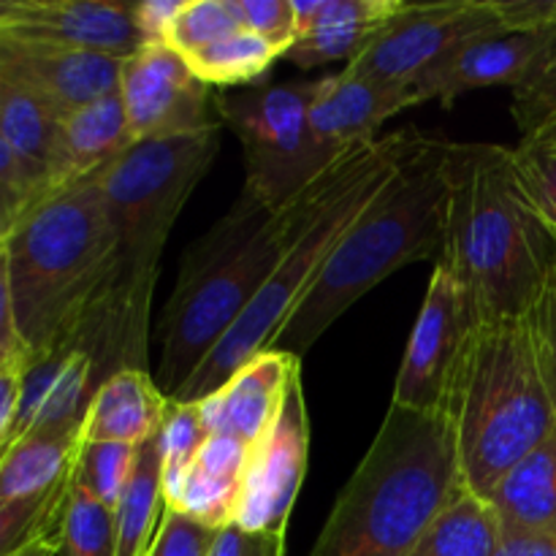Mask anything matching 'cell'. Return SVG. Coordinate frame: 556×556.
<instances>
[{
  "label": "cell",
  "instance_id": "obj_26",
  "mask_svg": "<svg viewBox=\"0 0 556 556\" xmlns=\"http://www.w3.org/2000/svg\"><path fill=\"white\" fill-rule=\"evenodd\" d=\"M161 432L141 445L134 478H130L119 505L114 508V516H117V556H150L163 519H166L168 503L166 492H163Z\"/></svg>",
  "mask_w": 556,
  "mask_h": 556
},
{
  "label": "cell",
  "instance_id": "obj_20",
  "mask_svg": "<svg viewBox=\"0 0 556 556\" xmlns=\"http://www.w3.org/2000/svg\"><path fill=\"white\" fill-rule=\"evenodd\" d=\"M299 375L302 358L277 348L250 358L217 394L195 402L206 434H233L255 448L280 416L288 389Z\"/></svg>",
  "mask_w": 556,
  "mask_h": 556
},
{
  "label": "cell",
  "instance_id": "obj_14",
  "mask_svg": "<svg viewBox=\"0 0 556 556\" xmlns=\"http://www.w3.org/2000/svg\"><path fill=\"white\" fill-rule=\"evenodd\" d=\"M63 119L38 98L0 85V233L65 188L60 172Z\"/></svg>",
  "mask_w": 556,
  "mask_h": 556
},
{
  "label": "cell",
  "instance_id": "obj_36",
  "mask_svg": "<svg viewBox=\"0 0 556 556\" xmlns=\"http://www.w3.org/2000/svg\"><path fill=\"white\" fill-rule=\"evenodd\" d=\"M220 530L206 527L179 510H166L161 532H157L155 548L150 556H212Z\"/></svg>",
  "mask_w": 556,
  "mask_h": 556
},
{
  "label": "cell",
  "instance_id": "obj_15",
  "mask_svg": "<svg viewBox=\"0 0 556 556\" xmlns=\"http://www.w3.org/2000/svg\"><path fill=\"white\" fill-rule=\"evenodd\" d=\"M309 462V416L302 375L288 389L280 416L250 456L233 527L286 535Z\"/></svg>",
  "mask_w": 556,
  "mask_h": 556
},
{
  "label": "cell",
  "instance_id": "obj_6",
  "mask_svg": "<svg viewBox=\"0 0 556 556\" xmlns=\"http://www.w3.org/2000/svg\"><path fill=\"white\" fill-rule=\"evenodd\" d=\"M462 486L448 418L391 405L309 556H407Z\"/></svg>",
  "mask_w": 556,
  "mask_h": 556
},
{
  "label": "cell",
  "instance_id": "obj_33",
  "mask_svg": "<svg viewBox=\"0 0 556 556\" xmlns=\"http://www.w3.org/2000/svg\"><path fill=\"white\" fill-rule=\"evenodd\" d=\"M516 177L541 220L556 237V139L532 134L510 147Z\"/></svg>",
  "mask_w": 556,
  "mask_h": 556
},
{
  "label": "cell",
  "instance_id": "obj_13",
  "mask_svg": "<svg viewBox=\"0 0 556 556\" xmlns=\"http://www.w3.org/2000/svg\"><path fill=\"white\" fill-rule=\"evenodd\" d=\"M119 96L136 141L201 134L223 125L212 87L166 41H147L123 60Z\"/></svg>",
  "mask_w": 556,
  "mask_h": 556
},
{
  "label": "cell",
  "instance_id": "obj_16",
  "mask_svg": "<svg viewBox=\"0 0 556 556\" xmlns=\"http://www.w3.org/2000/svg\"><path fill=\"white\" fill-rule=\"evenodd\" d=\"M0 38L81 49L128 60L144 47L134 3L109 0H3Z\"/></svg>",
  "mask_w": 556,
  "mask_h": 556
},
{
  "label": "cell",
  "instance_id": "obj_5",
  "mask_svg": "<svg viewBox=\"0 0 556 556\" xmlns=\"http://www.w3.org/2000/svg\"><path fill=\"white\" fill-rule=\"evenodd\" d=\"M320 179L282 210H269L253 190L242 188L231 210L185 250L177 286L155 329L161 345L155 383L168 400L258 299Z\"/></svg>",
  "mask_w": 556,
  "mask_h": 556
},
{
  "label": "cell",
  "instance_id": "obj_10",
  "mask_svg": "<svg viewBox=\"0 0 556 556\" xmlns=\"http://www.w3.org/2000/svg\"><path fill=\"white\" fill-rule=\"evenodd\" d=\"M505 30L492 0L405 3L351 65L353 74L389 87H407L476 38Z\"/></svg>",
  "mask_w": 556,
  "mask_h": 556
},
{
  "label": "cell",
  "instance_id": "obj_19",
  "mask_svg": "<svg viewBox=\"0 0 556 556\" xmlns=\"http://www.w3.org/2000/svg\"><path fill=\"white\" fill-rule=\"evenodd\" d=\"M413 106L416 103L407 87L380 85L342 68L340 74L315 81L309 119L324 155L331 163H340L375 144L380 125Z\"/></svg>",
  "mask_w": 556,
  "mask_h": 556
},
{
  "label": "cell",
  "instance_id": "obj_23",
  "mask_svg": "<svg viewBox=\"0 0 556 556\" xmlns=\"http://www.w3.org/2000/svg\"><path fill=\"white\" fill-rule=\"evenodd\" d=\"M172 400L147 369H119L92 394L81 421L85 443L141 445L163 429Z\"/></svg>",
  "mask_w": 556,
  "mask_h": 556
},
{
  "label": "cell",
  "instance_id": "obj_12",
  "mask_svg": "<svg viewBox=\"0 0 556 556\" xmlns=\"http://www.w3.org/2000/svg\"><path fill=\"white\" fill-rule=\"evenodd\" d=\"M81 434L27 438L0 454V556L63 527Z\"/></svg>",
  "mask_w": 556,
  "mask_h": 556
},
{
  "label": "cell",
  "instance_id": "obj_29",
  "mask_svg": "<svg viewBox=\"0 0 556 556\" xmlns=\"http://www.w3.org/2000/svg\"><path fill=\"white\" fill-rule=\"evenodd\" d=\"M136 445L123 443H85L81 440L79 459L74 470V486L87 497L98 500L106 508H117L139 465Z\"/></svg>",
  "mask_w": 556,
  "mask_h": 556
},
{
  "label": "cell",
  "instance_id": "obj_4",
  "mask_svg": "<svg viewBox=\"0 0 556 556\" xmlns=\"http://www.w3.org/2000/svg\"><path fill=\"white\" fill-rule=\"evenodd\" d=\"M448 147L416 128L389 182L364 206L326 261L275 348L302 358L364 293L402 266L434 261L445 250L448 220Z\"/></svg>",
  "mask_w": 556,
  "mask_h": 556
},
{
  "label": "cell",
  "instance_id": "obj_35",
  "mask_svg": "<svg viewBox=\"0 0 556 556\" xmlns=\"http://www.w3.org/2000/svg\"><path fill=\"white\" fill-rule=\"evenodd\" d=\"M239 16L248 30L266 38L286 58L288 49L296 41V11L293 0H237Z\"/></svg>",
  "mask_w": 556,
  "mask_h": 556
},
{
  "label": "cell",
  "instance_id": "obj_38",
  "mask_svg": "<svg viewBox=\"0 0 556 556\" xmlns=\"http://www.w3.org/2000/svg\"><path fill=\"white\" fill-rule=\"evenodd\" d=\"M505 30L543 33L556 25V0H492Z\"/></svg>",
  "mask_w": 556,
  "mask_h": 556
},
{
  "label": "cell",
  "instance_id": "obj_11",
  "mask_svg": "<svg viewBox=\"0 0 556 556\" xmlns=\"http://www.w3.org/2000/svg\"><path fill=\"white\" fill-rule=\"evenodd\" d=\"M476 329L459 282L448 266L438 264L407 340L391 405L445 418L462 358Z\"/></svg>",
  "mask_w": 556,
  "mask_h": 556
},
{
  "label": "cell",
  "instance_id": "obj_24",
  "mask_svg": "<svg viewBox=\"0 0 556 556\" xmlns=\"http://www.w3.org/2000/svg\"><path fill=\"white\" fill-rule=\"evenodd\" d=\"M134 144L119 90L79 109L65 117L60 128V172L65 185L98 177Z\"/></svg>",
  "mask_w": 556,
  "mask_h": 556
},
{
  "label": "cell",
  "instance_id": "obj_32",
  "mask_svg": "<svg viewBox=\"0 0 556 556\" xmlns=\"http://www.w3.org/2000/svg\"><path fill=\"white\" fill-rule=\"evenodd\" d=\"M242 25L237 0H185L179 14L168 25L166 43L182 58L212 47L220 38L237 33Z\"/></svg>",
  "mask_w": 556,
  "mask_h": 556
},
{
  "label": "cell",
  "instance_id": "obj_43",
  "mask_svg": "<svg viewBox=\"0 0 556 556\" xmlns=\"http://www.w3.org/2000/svg\"><path fill=\"white\" fill-rule=\"evenodd\" d=\"M538 134H541V136H548V139H556V119H552V123H548L546 128L538 130Z\"/></svg>",
  "mask_w": 556,
  "mask_h": 556
},
{
  "label": "cell",
  "instance_id": "obj_30",
  "mask_svg": "<svg viewBox=\"0 0 556 556\" xmlns=\"http://www.w3.org/2000/svg\"><path fill=\"white\" fill-rule=\"evenodd\" d=\"M206 429L201 421V410L195 402H177L172 400L163 421L161 432V451H163V492L166 503H177L179 492L185 486L190 467L195 465L201 445L206 443Z\"/></svg>",
  "mask_w": 556,
  "mask_h": 556
},
{
  "label": "cell",
  "instance_id": "obj_9",
  "mask_svg": "<svg viewBox=\"0 0 556 556\" xmlns=\"http://www.w3.org/2000/svg\"><path fill=\"white\" fill-rule=\"evenodd\" d=\"M315 81H277L217 92V117L242 144L244 188L282 210L313 188L331 163L313 134Z\"/></svg>",
  "mask_w": 556,
  "mask_h": 556
},
{
  "label": "cell",
  "instance_id": "obj_34",
  "mask_svg": "<svg viewBox=\"0 0 556 556\" xmlns=\"http://www.w3.org/2000/svg\"><path fill=\"white\" fill-rule=\"evenodd\" d=\"M63 556H117V516L76 486L63 525Z\"/></svg>",
  "mask_w": 556,
  "mask_h": 556
},
{
  "label": "cell",
  "instance_id": "obj_39",
  "mask_svg": "<svg viewBox=\"0 0 556 556\" xmlns=\"http://www.w3.org/2000/svg\"><path fill=\"white\" fill-rule=\"evenodd\" d=\"M212 556H286V535L248 532L231 525L220 530Z\"/></svg>",
  "mask_w": 556,
  "mask_h": 556
},
{
  "label": "cell",
  "instance_id": "obj_7",
  "mask_svg": "<svg viewBox=\"0 0 556 556\" xmlns=\"http://www.w3.org/2000/svg\"><path fill=\"white\" fill-rule=\"evenodd\" d=\"M413 134L416 128L394 130L391 136L348 155L324 174L291 244L266 286L261 288L258 299L250 304L248 313L223 337L220 345L206 356V362L195 369L193 378L174 400L201 402L217 394L250 358L275 348L277 337L313 291L340 239L396 172Z\"/></svg>",
  "mask_w": 556,
  "mask_h": 556
},
{
  "label": "cell",
  "instance_id": "obj_18",
  "mask_svg": "<svg viewBox=\"0 0 556 556\" xmlns=\"http://www.w3.org/2000/svg\"><path fill=\"white\" fill-rule=\"evenodd\" d=\"M103 383L96 358L76 348H60L36 358L22 386L20 413L14 432L0 454L27 438H58L81 434L92 394Z\"/></svg>",
  "mask_w": 556,
  "mask_h": 556
},
{
  "label": "cell",
  "instance_id": "obj_8",
  "mask_svg": "<svg viewBox=\"0 0 556 556\" xmlns=\"http://www.w3.org/2000/svg\"><path fill=\"white\" fill-rule=\"evenodd\" d=\"M465 489L489 500L505 472L556 429L530 315L472 331L448 413Z\"/></svg>",
  "mask_w": 556,
  "mask_h": 556
},
{
  "label": "cell",
  "instance_id": "obj_25",
  "mask_svg": "<svg viewBox=\"0 0 556 556\" xmlns=\"http://www.w3.org/2000/svg\"><path fill=\"white\" fill-rule=\"evenodd\" d=\"M489 503L500 527L556 530V429L505 472Z\"/></svg>",
  "mask_w": 556,
  "mask_h": 556
},
{
  "label": "cell",
  "instance_id": "obj_42",
  "mask_svg": "<svg viewBox=\"0 0 556 556\" xmlns=\"http://www.w3.org/2000/svg\"><path fill=\"white\" fill-rule=\"evenodd\" d=\"M58 554H63V527H54V530H47L41 532V535L30 538L25 546H20L16 552L5 556H58Z\"/></svg>",
  "mask_w": 556,
  "mask_h": 556
},
{
  "label": "cell",
  "instance_id": "obj_40",
  "mask_svg": "<svg viewBox=\"0 0 556 556\" xmlns=\"http://www.w3.org/2000/svg\"><path fill=\"white\" fill-rule=\"evenodd\" d=\"M494 556H556V530H500Z\"/></svg>",
  "mask_w": 556,
  "mask_h": 556
},
{
  "label": "cell",
  "instance_id": "obj_28",
  "mask_svg": "<svg viewBox=\"0 0 556 556\" xmlns=\"http://www.w3.org/2000/svg\"><path fill=\"white\" fill-rule=\"evenodd\" d=\"M282 58L277 47L266 38L255 36L248 27H239L231 36L220 38L212 47L185 58L190 68L201 76L210 87L223 90H239V87L258 85L261 76L271 71V65Z\"/></svg>",
  "mask_w": 556,
  "mask_h": 556
},
{
  "label": "cell",
  "instance_id": "obj_17",
  "mask_svg": "<svg viewBox=\"0 0 556 556\" xmlns=\"http://www.w3.org/2000/svg\"><path fill=\"white\" fill-rule=\"evenodd\" d=\"M123 60L49 43L0 38V85L38 98L60 117L119 90Z\"/></svg>",
  "mask_w": 556,
  "mask_h": 556
},
{
  "label": "cell",
  "instance_id": "obj_1",
  "mask_svg": "<svg viewBox=\"0 0 556 556\" xmlns=\"http://www.w3.org/2000/svg\"><path fill=\"white\" fill-rule=\"evenodd\" d=\"M440 264L459 282L476 326L532 313L556 266V237L527 199L510 147L451 141Z\"/></svg>",
  "mask_w": 556,
  "mask_h": 556
},
{
  "label": "cell",
  "instance_id": "obj_27",
  "mask_svg": "<svg viewBox=\"0 0 556 556\" xmlns=\"http://www.w3.org/2000/svg\"><path fill=\"white\" fill-rule=\"evenodd\" d=\"M500 530L492 503L462 486L429 521L407 556H494Z\"/></svg>",
  "mask_w": 556,
  "mask_h": 556
},
{
  "label": "cell",
  "instance_id": "obj_41",
  "mask_svg": "<svg viewBox=\"0 0 556 556\" xmlns=\"http://www.w3.org/2000/svg\"><path fill=\"white\" fill-rule=\"evenodd\" d=\"M182 3L185 0H141V3H134L136 25H139L141 36H144V43L166 41L168 25L179 14Z\"/></svg>",
  "mask_w": 556,
  "mask_h": 556
},
{
  "label": "cell",
  "instance_id": "obj_3",
  "mask_svg": "<svg viewBox=\"0 0 556 556\" xmlns=\"http://www.w3.org/2000/svg\"><path fill=\"white\" fill-rule=\"evenodd\" d=\"M223 125L201 134L136 141L101 174L117 231V275L96 309L114 369H147L150 304L161 253L179 212L220 152Z\"/></svg>",
  "mask_w": 556,
  "mask_h": 556
},
{
  "label": "cell",
  "instance_id": "obj_21",
  "mask_svg": "<svg viewBox=\"0 0 556 556\" xmlns=\"http://www.w3.org/2000/svg\"><path fill=\"white\" fill-rule=\"evenodd\" d=\"M402 9V0H293L299 33L286 60L304 71L351 65Z\"/></svg>",
  "mask_w": 556,
  "mask_h": 556
},
{
  "label": "cell",
  "instance_id": "obj_2",
  "mask_svg": "<svg viewBox=\"0 0 556 556\" xmlns=\"http://www.w3.org/2000/svg\"><path fill=\"white\" fill-rule=\"evenodd\" d=\"M0 302L33 356L68 348L117 275V231L98 177L65 185L0 233Z\"/></svg>",
  "mask_w": 556,
  "mask_h": 556
},
{
  "label": "cell",
  "instance_id": "obj_31",
  "mask_svg": "<svg viewBox=\"0 0 556 556\" xmlns=\"http://www.w3.org/2000/svg\"><path fill=\"white\" fill-rule=\"evenodd\" d=\"M514 112L521 136H532L556 119V25L546 30L525 79L514 87Z\"/></svg>",
  "mask_w": 556,
  "mask_h": 556
},
{
  "label": "cell",
  "instance_id": "obj_22",
  "mask_svg": "<svg viewBox=\"0 0 556 556\" xmlns=\"http://www.w3.org/2000/svg\"><path fill=\"white\" fill-rule=\"evenodd\" d=\"M543 33H514L500 30L492 36L476 38L456 49L454 54L429 68L421 79L407 85L413 103L440 101L445 109L454 106L456 98L465 92L481 90V87H510L514 90L530 71L538 49H541Z\"/></svg>",
  "mask_w": 556,
  "mask_h": 556
},
{
  "label": "cell",
  "instance_id": "obj_37",
  "mask_svg": "<svg viewBox=\"0 0 556 556\" xmlns=\"http://www.w3.org/2000/svg\"><path fill=\"white\" fill-rule=\"evenodd\" d=\"M530 326L532 337H535L543 378H546L556 407V266L552 275H548V282L541 296H538L535 307H532Z\"/></svg>",
  "mask_w": 556,
  "mask_h": 556
}]
</instances>
